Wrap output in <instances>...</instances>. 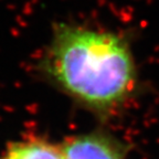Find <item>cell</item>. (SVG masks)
<instances>
[{"mask_svg":"<svg viewBox=\"0 0 159 159\" xmlns=\"http://www.w3.org/2000/svg\"><path fill=\"white\" fill-rule=\"evenodd\" d=\"M45 64L50 76L64 92L98 112L122 105L136 82L128 44L122 37L107 31L60 25Z\"/></svg>","mask_w":159,"mask_h":159,"instance_id":"cell-1","label":"cell"},{"mask_svg":"<svg viewBox=\"0 0 159 159\" xmlns=\"http://www.w3.org/2000/svg\"><path fill=\"white\" fill-rule=\"evenodd\" d=\"M61 148L64 159H125L123 145L102 133L73 137Z\"/></svg>","mask_w":159,"mask_h":159,"instance_id":"cell-2","label":"cell"},{"mask_svg":"<svg viewBox=\"0 0 159 159\" xmlns=\"http://www.w3.org/2000/svg\"><path fill=\"white\" fill-rule=\"evenodd\" d=\"M6 159H64L62 148L45 140H28L10 147Z\"/></svg>","mask_w":159,"mask_h":159,"instance_id":"cell-3","label":"cell"}]
</instances>
